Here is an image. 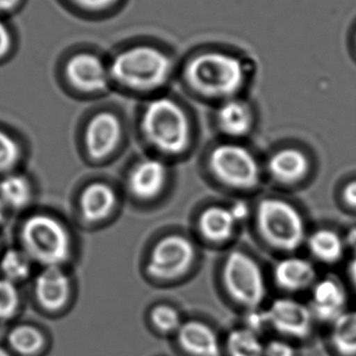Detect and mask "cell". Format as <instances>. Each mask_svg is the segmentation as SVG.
I'll return each instance as SVG.
<instances>
[{
  "label": "cell",
  "instance_id": "obj_1",
  "mask_svg": "<svg viewBox=\"0 0 356 356\" xmlns=\"http://www.w3.org/2000/svg\"><path fill=\"white\" fill-rule=\"evenodd\" d=\"M186 81L199 93L211 97H227L242 88L246 67L241 58L221 51H207L188 60Z\"/></svg>",
  "mask_w": 356,
  "mask_h": 356
},
{
  "label": "cell",
  "instance_id": "obj_2",
  "mask_svg": "<svg viewBox=\"0 0 356 356\" xmlns=\"http://www.w3.org/2000/svg\"><path fill=\"white\" fill-rule=\"evenodd\" d=\"M172 72V60L154 46L127 48L115 56L110 75L120 85L135 90H154L164 85Z\"/></svg>",
  "mask_w": 356,
  "mask_h": 356
},
{
  "label": "cell",
  "instance_id": "obj_3",
  "mask_svg": "<svg viewBox=\"0 0 356 356\" xmlns=\"http://www.w3.org/2000/svg\"><path fill=\"white\" fill-rule=\"evenodd\" d=\"M22 249L44 267H62L71 255V238L67 228L52 216L35 213L25 220L20 232Z\"/></svg>",
  "mask_w": 356,
  "mask_h": 356
},
{
  "label": "cell",
  "instance_id": "obj_4",
  "mask_svg": "<svg viewBox=\"0 0 356 356\" xmlns=\"http://www.w3.org/2000/svg\"><path fill=\"white\" fill-rule=\"evenodd\" d=\"M142 127L148 141L158 149L177 154L188 147L190 127L182 108L168 98L152 100L144 113Z\"/></svg>",
  "mask_w": 356,
  "mask_h": 356
},
{
  "label": "cell",
  "instance_id": "obj_5",
  "mask_svg": "<svg viewBox=\"0 0 356 356\" xmlns=\"http://www.w3.org/2000/svg\"><path fill=\"white\" fill-rule=\"evenodd\" d=\"M257 223L264 238L280 250L293 252L307 240L305 218L294 205L282 199L261 201Z\"/></svg>",
  "mask_w": 356,
  "mask_h": 356
},
{
  "label": "cell",
  "instance_id": "obj_6",
  "mask_svg": "<svg viewBox=\"0 0 356 356\" xmlns=\"http://www.w3.org/2000/svg\"><path fill=\"white\" fill-rule=\"evenodd\" d=\"M224 284L230 296L245 307H255L265 297V282L257 261L236 251L226 259Z\"/></svg>",
  "mask_w": 356,
  "mask_h": 356
},
{
  "label": "cell",
  "instance_id": "obj_7",
  "mask_svg": "<svg viewBox=\"0 0 356 356\" xmlns=\"http://www.w3.org/2000/svg\"><path fill=\"white\" fill-rule=\"evenodd\" d=\"M209 166L216 177L232 188H254L259 181L257 160L240 145L223 144L216 147L209 158Z\"/></svg>",
  "mask_w": 356,
  "mask_h": 356
},
{
  "label": "cell",
  "instance_id": "obj_8",
  "mask_svg": "<svg viewBox=\"0 0 356 356\" xmlns=\"http://www.w3.org/2000/svg\"><path fill=\"white\" fill-rule=\"evenodd\" d=\"M192 243L181 236H170L154 247L148 264V272L160 280H172L184 274L194 261Z\"/></svg>",
  "mask_w": 356,
  "mask_h": 356
},
{
  "label": "cell",
  "instance_id": "obj_9",
  "mask_svg": "<svg viewBox=\"0 0 356 356\" xmlns=\"http://www.w3.org/2000/svg\"><path fill=\"white\" fill-rule=\"evenodd\" d=\"M270 325L284 336L305 339L311 334L314 318L311 309L292 299H278L267 312Z\"/></svg>",
  "mask_w": 356,
  "mask_h": 356
},
{
  "label": "cell",
  "instance_id": "obj_10",
  "mask_svg": "<svg viewBox=\"0 0 356 356\" xmlns=\"http://www.w3.org/2000/svg\"><path fill=\"white\" fill-rule=\"evenodd\" d=\"M347 300L342 282L330 276L314 284L309 307L315 320L332 324L346 312Z\"/></svg>",
  "mask_w": 356,
  "mask_h": 356
},
{
  "label": "cell",
  "instance_id": "obj_11",
  "mask_svg": "<svg viewBox=\"0 0 356 356\" xmlns=\"http://www.w3.org/2000/svg\"><path fill=\"white\" fill-rule=\"evenodd\" d=\"M66 75L73 87L83 92H99L108 87L110 71L97 56L75 54L66 65Z\"/></svg>",
  "mask_w": 356,
  "mask_h": 356
},
{
  "label": "cell",
  "instance_id": "obj_12",
  "mask_svg": "<svg viewBox=\"0 0 356 356\" xmlns=\"http://www.w3.org/2000/svg\"><path fill=\"white\" fill-rule=\"evenodd\" d=\"M120 121L112 113L96 115L86 131L88 152L95 160H102L114 152L121 139Z\"/></svg>",
  "mask_w": 356,
  "mask_h": 356
},
{
  "label": "cell",
  "instance_id": "obj_13",
  "mask_svg": "<svg viewBox=\"0 0 356 356\" xmlns=\"http://www.w3.org/2000/svg\"><path fill=\"white\" fill-rule=\"evenodd\" d=\"M39 302L47 309H60L70 295V280L60 267H45L35 282Z\"/></svg>",
  "mask_w": 356,
  "mask_h": 356
},
{
  "label": "cell",
  "instance_id": "obj_14",
  "mask_svg": "<svg viewBox=\"0 0 356 356\" xmlns=\"http://www.w3.org/2000/svg\"><path fill=\"white\" fill-rule=\"evenodd\" d=\"M276 284L289 292H299L313 286L317 282L315 266L309 259L291 257L282 259L274 270Z\"/></svg>",
  "mask_w": 356,
  "mask_h": 356
},
{
  "label": "cell",
  "instance_id": "obj_15",
  "mask_svg": "<svg viewBox=\"0 0 356 356\" xmlns=\"http://www.w3.org/2000/svg\"><path fill=\"white\" fill-rule=\"evenodd\" d=\"M166 177V167L162 162L156 160L143 161L131 173L129 188L139 198H154L163 190Z\"/></svg>",
  "mask_w": 356,
  "mask_h": 356
},
{
  "label": "cell",
  "instance_id": "obj_16",
  "mask_svg": "<svg viewBox=\"0 0 356 356\" xmlns=\"http://www.w3.org/2000/svg\"><path fill=\"white\" fill-rule=\"evenodd\" d=\"M311 163L305 152L296 148H284L276 152L269 162L271 175L284 184L300 181L309 175Z\"/></svg>",
  "mask_w": 356,
  "mask_h": 356
},
{
  "label": "cell",
  "instance_id": "obj_17",
  "mask_svg": "<svg viewBox=\"0 0 356 356\" xmlns=\"http://www.w3.org/2000/svg\"><path fill=\"white\" fill-rule=\"evenodd\" d=\"M178 342L194 356H219L220 346L215 332L200 322H188L178 330Z\"/></svg>",
  "mask_w": 356,
  "mask_h": 356
},
{
  "label": "cell",
  "instance_id": "obj_18",
  "mask_svg": "<svg viewBox=\"0 0 356 356\" xmlns=\"http://www.w3.org/2000/svg\"><path fill=\"white\" fill-rule=\"evenodd\" d=\"M115 202L116 196L111 186L102 182H94L81 193L79 207L81 215L87 221L97 222L110 215Z\"/></svg>",
  "mask_w": 356,
  "mask_h": 356
},
{
  "label": "cell",
  "instance_id": "obj_19",
  "mask_svg": "<svg viewBox=\"0 0 356 356\" xmlns=\"http://www.w3.org/2000/svg\"><path fill=\"white\" fill-rule=\"evenodd\" d=\"M309 252L317 261L326 265H334L343 259L346 242L336 230L320 228L307 236Z\"/></svg>",
  "mask_w": 356,
  "mask_h": 356
},
{
  "label": "cell",
  "instance_id": "obj_20",
  "mask_svg": "<svg viewBox=\"0 0 356 356\" xmlns=\"http://www.w3.org/2000/svg\"><path fill=\"white\" fill-rule=\"evenodd\" d=\"M238 219L232 207H211L199 219L201 232L209 240L222 242L234 234Z\"/></svg>",
  "mask_w": 356,
  "mask_h": 356
},
{
  "label": "cell",
  "instance_id": "obj_21",
  "mask_svg": "<svg viewBox=\"0 0 356 356\" xmlns=\"http://www.w3.org/2000/svg\"><path fill=\"white\" fill-rule=\"evenodd\" d=\"M218 124L226 135L241 137L246 135L252 125V114L244 102L229 100L218 111Z\"/></svg>",
  "mask_w": 356,
  "mask_h": 356
},
{
  "label": "cell",
  "instance_id": "obj_22",
  "mask_svg": "<svg viewBox=\"0 0 356 356\" xmlns=\"http://www.w3.org/2000/svg\"><path fill=\"white\" fill-rule=\"evenodd\" d=\"M330 341L342 356H356V311H346L332 324Z\"/></svg>",
  "mask_w": 356,
  "mask_h": 356
},
{
  "label": "cell",
  "instance_id": "obj_23",
  "mask_svg": "<svg viewBox=\"0 0 356 356\" xmlns=\"http://www.w3.org/2000/svg\"><path fill=\"white\" fill-rule=\"evenodd\" d=\"M33 196L29 178L22 175H8L0 180V198L8 209L26 207Z\"/></svg>",
  "mask_w": 356,
  "mask_h": 356
},
{
  "label": "cell",
  "instance_id": "obj_24",
  "mask_svg": "<svg viewBox=\"0 0 356 356\" xmlns=\"http://www.w3.org/2000/svg\"><path fill=\"white\" fill-rule=\"evenodd\" d=\"M33 261L23 249L10 248L4 252L0 261L3 278L10 282H22L31 273Z\"/></svg>",
  "mask_w": 356,
  "mask_h": 356
},
{
  "label": "cell",
  "instance_id": "obj_25",
  "mask_svg": "<svg viewBox=\"0 0 356 356\" xmlns=\"http://www.w3.org/2000/svg\"><path fill=\"white\" fill-rule=\"evenodd\" d=\"M227 349L230 356H264L265 347L257 334L252 330H234L227 339Z\"/></svg>",
  "mask_w": 356,
  "mask_h": 356
},
{
  "label": "cell",
  "instance_id": "obj_26",
  "mask_svg": "<svg viewBox=\"0 0 356 356\" xmlns=\"http://www.w3.org/2000/svg\"><path fill=\"white\" fill-rule=\"evenodd\" d=\"M8 342L17 353L29 355H33L41 348L43 345V337L35 328L20 326L10 332Z\"/></svg>",
  "mask_w": 356,
  "mask_h": 356
},
{
  "label": "cell",
  "instance_id": "obj_27",
  "mask_svg": "<svg viewBox=\"0 0 356 356\" xmlns=\"http://www.w3.org/2000/svg\"><path fill=\"white\" fill-rule=\"evenodd\" d=\"M20 158L21 148L18 142L0 129V175L14 169Z\"/></svg>",
  "mask_w": 356,
  "mask_h": 356
},
{
  "label": "cell",
  "instance_id": "obj_28",
  "mask_svg": "<svg viewBox=\"0 0 356 356\" xmlns=\"http://www.w3.org/2000/svg\"><path fill=\"white\" fill-rule=\"evenodd\" d=\"M19 300H20V296H19L16 284L6 278H1L0 280V319H8L12 317L18 309Z\"/></svg>",
  "mask_w": 356,
  "mask_h": 356
},
{
  "label": "cell",
  "instance_id": "obj_29",
  "mask_svg": "<svg viewBox=\"0 0 356 356\" xmlns=\"http://www.w3.org/2000/svg\"><path fill=\"white\" fill-rule=\"evenodd\" d=\"M152 320L161 332H171L181 327L177 312L166 305L156 307L152 312Z\"/></svg>",
  "mask_w": 356,
  "mask_h": 356
},
{
  "label": "cell",
  "instance_id": "obj_30",
  "mask_svg": "<svg viewBox=\"0 0 356 356\" xmlns=\"http://www.w3.org/2000/svg\"><path fill=\"white\" fill-rule=\"evenodd\" d=\"M292 345L284 341H272L265 347L264 356H295Z\"/></svg>",
  "mask_w": 356,
  "mask_h": 356
},
{
  "label": "cell",
  "instance_id": "obj_31",
  "mask_svg": "<svg viewBox=\"0 0 356 356\" xmlns=\"http://www.w3.org/2000/svg\"><path fill=\"white\" fill-rule=\"evenodd\" d=\"M248 330H252L255 334L265 330L266 326L270 325L267 313L254 312V313L251 314L248 318Z\"/></svg>",
  "mask_w": 356,
  "mask_h": 356
},
{
  "label": "cell",
  "instance_id": "obj_32",
  "mask_svg": "<svg viewBox=\"0 0 356 356\" xmlns=\"http://www.w3.org/2000/svg\"><path fill=\"white\" fill-rule=\"evenodd\" d=\"M71 1L88 10H99L113 6L118 0H71Z\"/></svg>",
  "mask_w": 356,
  "mask_h": 356
},
{
  "label": "cell",
  "instance_id": "obj_33",
  "mask_svg": "<svg viewBox=\"0 0 356 356\" xmlns=\"http://www.w3.org/2000/svg\"><path fill=\"white\" fill-rule=\"evenodd\" d=\"M343 200L350 209H356V179L345 184L342 191Z\"/></svg>",
  "mask_w": 356,
  "mask_h": 356
},
{
  "label": "cell",
  "instance_id": "obj_34",
  "mask_svg": "<svg viewBox=\"0 0 356 356\" xmlns=\"http://www.w3.org/2000/svg\"><path fill=\"white\" fill-rule=\"evenodd\" d=\"M10 46H12V37H10V31L0 19V58L10 51Z\"/></svg>",
  "mask_w": 356,
  "mask_h": 356
},
{
  "label": "cell",
  "instance_id": "obj_35",
  "mask_svg": "<svg viewBox=\"0 0 356 356\" xmlns=\"http://www.w3.org/2000/svg\"><path fill=\"white\" fill-rule=\"evenodd\" d=\"M348 273L351 282H353V286H355L356 290V252L353 253V259H351L350 264H349Z\"/></svg>",
  "mask_w": 356,
  "mask_h": 356
},
{
  "label": "cell",
  "instance_id": "obj_36",
  "mask_svg": "<svg viewBox=\"0 0 356 356\" xmlns=\"http://www.w3.org/2000/svg\"><path fill=\"white\" fill-rule=\"evenodd\" d=\"M346 246H348L349 248L353 249V253L356 252V228H353L350 232H348V236H347L346 240Z\"/></svg>",
  "mask_w": 356,
  "mask_h": 356
},
{
  "label": "cell",
  "instance_id": "obj_37",
  "mask_svg": "<svg viewBox=\"0 0 356 356\" xmlns=\"http://www.w3.org/2000/svg\"><path fill=\"white\" fill-rule=\"evenodd\" d=\"M19 0H0V10H8L14 8Z\"/></svg>",
  "mask_w": 356,
  "mask_h": 356
},
{
  "label": "cell",
  "instance_id": "obj_38",
  "mask_svg": "<svg viewBox=\"0 0 356 356\" xmlns=\"http://www.w3.org/2000/svg\"><path fill=\"white\" fill-rule=\"evenodd\" d=\"M8 207H6V203L2 201V199L0 198V225L3 224V222L6 220V216H8Z\"/></svg>",
  "mask_w": 356,
  "mask_h": 356
},
{
  "label": "cell",
  "instance_id": "obj_39",
  "mask_svg": "<svg viewBox=\"0 0 356 356\" xmlns=\"http://www.w3.org/2000/svg\"><path fill=\"white\" fill-rule=\"evenodd\" d=\"M0 356H10V355L3 349H0Z\"/></svg>",
  "mask_w": 356,
  "mask_h": 356
}]
</instances>
